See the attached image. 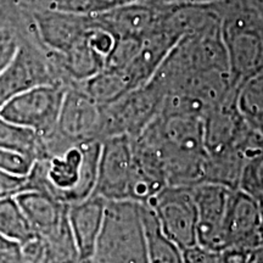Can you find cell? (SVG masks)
I'll list each match as a JSON object with an SVG mask.
<instances>
[{"label":"cell","instance_id":"1","mask_svg":"<svg viewBox=\"0 0 263 263\" xmlns=\"http://www.w3.org/2000/svg\"><path fill=\"white\" fill-rule=\"evenodd\" d=\"M134 139L159 162L167 186L202 183L207 157L202 118L161 114Z\"/></svg>","mask_w":263,"mask_h":263},{"label":"cell","instance_id":"2","mask_svg":"<svg viewBox=\"0 0 263 263\" xmlns=\"http://www.w3.org/2000/svg\"><path fill=\"white\" fill-rule=\"evenodd\" d=\"M101 141L70 144L35 161L27 176L37 190L70 206L94 194Z\"/></svg>","mask_w":263,"mask_h":263},{"label":"cell","instance_id":"3","mask_svg":"<svg viewBox=\"0 0 263 263\" xmlns=\"http://www.w3.org/2000/svg\"><path fill=\"white\" fill-rule=\"evenodd\" d=\"M141 203L107 201L93 258L98 263H147Z\"/></svg>","mask_w":263,"mask_h":263},{"label":"cell","instance_id":"4","mask_svg":"<svg viewBox=\"0 0 263 263\" xmlns=\"http://www.w3.org/2000/svg\"><path fill=\"white\" fill-rule=\"evenodd\" d=\"M163 95L153 82L101 106L100 140L126 136L134 138L159 116Z\"/></svg>","mask_w":263,"mask_h":263},{"label":"cell","instance_id":"5","mask_svg":"<svg viewBox=\"0 0 263 263\" xmlns=\"http://www.w3.org/2000/svg\"><path fill=\"white\" fill-rule=\"evenodd\" d=\"M67 85L43 84L26 90L0 108V116L41 136L49 137L57 129L59 114Z\"/></svg>","mask_w":263,"mask_h":263},{"label":"cell","instance_id":"6","mask_svg":"<svg viewBox=\"0 0 263 263\" xmlns=\"http://www.w3.org/2000/svg\"><path fill=\"white\" fill-rule=\"evenodd\" d=\"M136 176L132 138L121 136L101 141L95 195L106 201H132Z\"/></svg>","mask_w":263,"mask_h":263},{"label":"cell","instance_id":"7","mask_svg":"<svg viewBox=\"0 0 263 263\" xmlns=\"http://www.w3.org/2000/svg\"><path fill=\"white\" fill-rule=\"evenodd\" d=\"M39 47L29 43L18 45L12 58L0 70V108L9 100L38 85L65 84L47 52Z\"/></svg>","mask_w":263,"mask_h":263},{"label":"cell","instance_id":"8","mask_svg":"<svg viewBox=\"0 0 263 263\" xmlns=\"http://www.w3.org/2000/svg\"><path fill=\"white\" fill-rule=\"evenodd\" d=\"M146 205L162 232L182 251L197 245V212L193 188L164 186Z\"/></svg>","mask_w":263,"mask_h":263},{"label":"cell","instance_id":"9","mask_svg":"<svg viewBox=\"0 0 263 263\" xmlns=\"http://www.w3.org/2000/svg\"><path fill=\"white\" fill-rule=\"evenodd\" d=\"M101 106L78 85L66 89L54 133L66 143L100 140Z\"/></svg>","mask_w":263,"mask_h":263},{"label":"cell","instance_id":"10","mask_svg":"<svg viewBox=\"0 0 263 263\" xmlns=\"http://www.w3.org/2000/svg\"><path fill=\"white\" fill-rule=\"evenodd\" d=\"M223 238L226 248L250 252L263 242L261 206L248 194L233 190L227 207Z\"/></svg>","mask_w":263,"mask_h":263},{"label":"cell","instance_id":"11","mask_svg":"<svg viewBox=\"0 0 263 263\" xmlns=\"http://www.w3.org/2000/svg\"><path fill=\"white\" fill-rule=\"evenodd\" d=\"M233 190L210 183L193 186L197 212V245L207 250L224 249L223 227Z\"/></svg>","mask_w":263,"mask_h":263},{"label":"cell","instance_id":"12","mask_svg":"<svg viewBox=\"0 0 263 263\" xmlns=\"http://www.w3.org/2000/svg\"><path fill=\"white\" fill-rule=\"evenodd\" d=\"M106 202L103 197L93 194L87 199L68 206V224L77 245L80 261L93 258L103 227Z\"/></svg>","mask_w":263,"mask_h":263},{"label":"cell","instance_id":"13","mask_svg":"<svg viewBox=\"0 0 263 263\" xmlns=\"http://www.w3.org/2000/svg\"><path fill=\"white\" fill-rule=\"evenodd\" d=\"M15 199L37 236L49 234L67 218L68 206L44 193L28 190Z\"/></svg>","mask_w":263,"mask_h":263},{"label":"cell","instance_id":"14","mask_svg":"<svg viewBox=\"0 0 263 263\" xmlns=\"http://www.w3.org/2000/svg\"><path fill=\"white\" fill-rule=\"evenodd\" d=\"M141 215L145 229L147 263H185L183 251L162 232L149 206H141Z\"/></svg>","mask_w":263,"mask_h":263},{"label":"cell","instance_id":"15","mask_svg":"<svg viewBox=\"0 0 263 263\" xmlns=\"http://www.w3.org/2000/svg\"><path fill=\"white\" fill-rule=\"evenodd\" d=\"M234 104L246 124L263 136V72L235 88Z\"/></svg>","mask_w":263,"mask_h":263},{"label":"cell","instance_id":"16","mask_svg":"<svg viewBox=\"0 0 263 263\" xmlns=\"http://www.w3.org/2000/svg\"><path fill=\"white\" fill-rule=\"evenodd\" d=\"M100 106H106L129 93L130 88L122 71L104 68L99 73L78 84Z\"/></svg>","mask_w":263,"mask_h":263},{"label":"cell","instance_id":"17","mask_svg":"<svg viewBox=\"0 0 263 263\" xmlns=\"http://www.w3.org/2000/svg\"><path fill=\"white\" fill-rule=\"evenodd\" d=\"M0 149L16 151L38 161L43 156V139L35 132L0 116Z\"/></svg>","mask_w":263,"mask_h":263},{"label":"cell","instance_id":"18","mask_svg":"<svg viewBox=\"0 0 263 263\" xmlns=\"http://www.w3.org/2000/svg\"><path fill=\"white\" fill-rule=\"evenodd\" d=\"M0 235L17 245L37 236L15 197L0 199Z\"/></svg>","mask_w":263,"mask_h":263},{"label":"cell","instance_id":"19","mask_svg":"<svg viewBox=\"0 0 263 263\" xmlns=\"http://www.w3.org/2000/svg\"><path fill=\"white\" fill-rule=\"evenodd\" d=\"M42 239L44 248V263H78L80 254L72 235L68 218H66L57 229Z\"/></svg>","mask_w":263,"mask_h":263},{"label":"cell","instance_id":"20","mask_svg":"<svg viewBox=\"0 0 263 263\" xmlns=\"http://www.w3.org/2000/svg\"><path fill=\"white\" fill-rule=\"evenodd\" d=\"M185 263H248L249 252L235 248L207 250L195 245L183 251Z\"/></svg>","mask_w":263,"mask_h":263},{"label":"cell","instance_id":"21","mask_svg":"<svg viewBox=\"0 0 263 263\" xmlns=\"http://www.w3.org/2000/svg\"><path fill=\"white\" fill-rule=\"evenodd\" d=\"M238 190L254 197L258 202L263 201V150L246 160Z\"/></svg>","mask_w":263,"mask_h":263},{"label":"cell","instance_id":"22","mask_svg":"<svg viewBox=\"0 0 263 263\" xmlns=\"http://www.w3.org/2000/svg\"><path fill=\"white\" fill-rule=\"evenodd\" d=\"M34 162V160L24 154L0 149V171L17 176H28Z\"/></svg>","mask_w":263,"mask_h":263},{"label":"cell","instance_id":"23","mask_svg":"<svg viewBox=\"0 0 263 263\" xmlns=\"http://www.w3.org/2000/svg\"><path fill=\"white\" fill-rule=\"evenodd\" d=\"M29 184L27 176H17L0 171V199L15 197L18 194L28 192Z\"/></svg>","mask_w":263,"mask_h":263},{"label":"cell","instance_id":"24","mask_svg":"<svg viewBox=\"0 0 263 263\" xmlns=\"http://www.w3.org/2000/svg\"><path fill=\"white\" fill-rule=\"evenodd\" d=\"M136 2H139V0H87L85 14H103V12L110 11V10L121 8V6L132 4V3Z\"/></svg>","mask_w":263,"mask_h":263},{"label":"cell","instance_id":"25","mask_svg":"<svg viewBox=\"0 0 263 263\" xmlns=\"http://www.w3.org/2000/svg\"><path fill=\"white\" fill-rule=\"evenodd\" d=\"M18 45L9 32L0 29V70L8 64Z\"/></svg>","mask_w":263,"mask_h":263},{"label":"cell","instance_id":"26","mask_svg":"<svg viewBox=\"0 0 263 263\" xmlns=\"http://www.w3.org/2000/svg\"><path fill=\"white\" fill-rule=\"evenodd\" d=\"M0 263H22L20 255V245L9 251L0 252Z\"/></svg>","mask_w":263,"mask_h":263},{"label":"cell","instance_id":"27","mask_svg":"<svg viewBox=\"0 0 263 263\" xmlns=\"http://www.w3.org/2000/svg\"><path fill=\"white\" fill-rule=\"evenodd\" d=\"M248 263H263V242L249 252Z\"/></svg>","mask_w":263,"mask_h":263},{"label":"cell","instance_id":"28","mask_svg":"<svg viewBox=\"0 0 263 263\" xmlns=\"http://www.w3.org/2000/svg\"><path fill=\"white\" fill-rule=\"evenodd\" d=\"M218 0H166V3H179V4H212Z\"/></svg>","mask_w":263,"mask_h":263},{"label":"cell","instance_id":"29","mask_svg":"<svg viewBox=\"0 0 263 263\" xmlns=\"http://www.w3.org/2000/svg\"><path fill=\"white\" fill-rule=\"evenodd\" d=\"M16 246H18L15 242H11L10 240L5 239L4 236L0 235V252H4V251H9V250L15 249Z\"/></svg>","mask_w":263,"mask_h":263},{"label":"cell","instance_id":"30","mask_svg":"<svg viewBox=\"0 0 263 263\" xmlns=\"http://www.w3.org/2000/svg\"><path fill=\"white\" fill-rule=\"evenodd\" d=\"M78 263H98L95 261L94 258H90V259H84V261H80Z\"/></svg>","mask_w":263,"mask_h":263},{"label":"cell","instance_id":"31","mask_svg":"<svg viewBox=\"0 0 263 263\" xmlns=\"http://www.w3.org/2000/svg\"><path fill=\"white\" fill-rule=\"evenodd\" d=\"M259 206H261V217H262V230H263V201L259 202Z\"/></svg>","mask_w":263,"mask_h":263},{"label":"cell","instance_id":"32","mask_svg":"<svg viewBox=\"0 0 263 263\" xmlns=\"http://www.w3.org/2000/svg\"><path fill=\"white\" fill-rule=\"evenodd\" d=\"M143 2H161V3H166V0H143Z\"/></svg>","mask_w":263,"mask_h":263}]
</instances>
